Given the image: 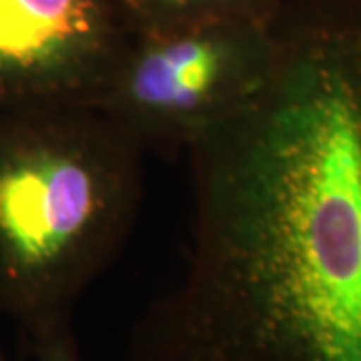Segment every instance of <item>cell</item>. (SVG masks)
<instances>
[{
	"mask_svg": "<svg viewBox=\"0 0 361 361\" xmlns=\"http://www.w3.org/2000/svg\"><path fill=\"white\" fill-rule=\"evenodd\" d=\"M187 157L185 265L123 361H361V0H283L257 85Z\"/></svg>",
	"mask_w": 361,
	"mask_h": 361,
	"instance_id": "1",
	"label": "cell"
},
{
	"mask_svg": "<svg viewBox=\"0 0 361 361\" xmlns=\"http://www.w3.org/2000/svg\"><path fill=\"white\" fill-rule=\"evenodd\" d=\"M142 149L89 104L0 111V313L25 334L73 315L142 201Z\"/></svg>",
	"mask_w": 361,
	"mask_h": 361,
	"instance_id": "2",
	"label": "cell"
},
{
	"mask_svg": "<svg viewBox=\"0 0 361 361\" xmlns=\"http://www.w3.org/2000/svg\"><path fill=\"white\" fill-rule=\"evenodd\" d=\"M271 44L273 23L127 35L92 106L142 153H187L257 85Z\"/></svg>",
	"mask_w": 361,
	"mask_h": 361,
	"instance_id": "3",
	"label": "cell"
},
{
	"mask_svg": "<svg viewBox=\"0 0 361 361\" xmlns=\"http://www.w3.org/2000/svg\"><path fill=\"white\" fill-rule=\"evenodd\" d=\"M127 35L116 0H0V111L92 106Z\"/></svg>",
	"mask_w": 361,
	"mask_h": 361,
	"instance_id": "4",
	"label": "cell"
},
{
	"mask_svg": "<svg viewBox=\"0 0 361 361\" xmlns=\"http://www.w3.org/2000/svg\"><path fill=\"white\" fill-rule=\"evenodd\" d=\"M129 35L213 23L271 25L283 0H116Z\"/></svg>",
	"mask_w": 361,
	"mask_h": 361,
	"instance_id": "5",
	"label": "cell"
},
{
	"mask_svg": "<svg viewBox=\"0 0 361 361\" xmlns=\"http://www.w3.org/2000/svg\"><path fill=\"white\" fill-rule=\"evenodd\" d=\"M28 361H82L75 336L73 315L56 317L25 331Z\"/></svg>",
	"mask_w": 361,
	"mask_h": 361,
	"instance_id": "6",
	"label": "cell"
},
{
	"mask_svg": "<svg viewBox=\"0 0 361 361\" xmlns=\"http://www.w3.org/2000/svg\"><path fill=\"white\" fill-rule=\"evenodd\" d=\"M0 361H4V360H2V357H0Z\"/></svg>",
	"mask_w": 361,
	"mask_h": 361,
	"instance_id": "7",
	"label": "cell"
}]
</instances>
